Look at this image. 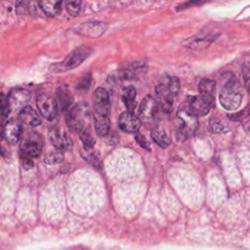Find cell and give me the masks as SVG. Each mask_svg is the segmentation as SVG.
<instances>
[{
	"instance_id": "cell-1",
	"label": "cell",
	"mask_w": 250,
	"mask_h": 250,
	"mask_svg": "<svg viewBox=\"0 0 250 250\" xmlns=\"http://www.w3.org/2000/svg\"><path fill=\"white\" fill-rule=\"evenodd\" d=\"M243 94L238 80L231 72H225L221 76L219 99L221 104L228 110L237 109L242 102Z\"/></svg>"
},
{
	"instance_id": "cell-2",
	"label": "cell",
	"mask_w": 250,
	"mask_h": 250,
	"mask_svg": "<svg viewBox=\"0 0 250 250\" xmlns=\"http://www.w3.org/2000/svg\"><path fill=\"white\" fill-rule=\"evenodd\" d=\"M92 53V48H90L89 46L82 45L74 49L70 54H68L62 62L52 64L50 66V71L53 73H61L73 69L80 65Z\"/></svg>"
},
{
	"instance_id": "cell-3",
	"label": "cell",
	"mask_w": 250,
	"mask_h": 250,
	"mask_svg": "<svg viewBox=\"0 0 250 250\" xmlns=\"http://www.w3.org/2000/svg\"><path fill=\"white\" fill-rule=\"evenodd\" d=\"M177 117L181 123L177 129L176 137L179 141H185L195 133L198 126V119L195 114L191 113L184 106L179 107Z\"/></svg>"
},
{
	"instance_id": "cell-4",
	"label": "cell",
	"mask_w": 250,
	"mask_h": 250,
	"mask_svg": "<svg viewBox=\"0 0 250 250\" xmlns=\"http://www.w3.org/2000/svg\"><path fill=\"white\" fill-rule=\"evenodd\" d=\"M91 113L87 104H77L71 108L66 117V123L68 127L74 131L79 132L82 129L90 128Z\"/></svg>"
},
{
	"instance_id": "cell-5",
	"label": "cell",
	"mask_w": 250,
	"mask_h": 250,
	"mask_svg": "<svg viewBox=\"0 0 250 250\" xmlns=\"http://www.w3.org/2000/svg\"><path fill=\"white\" fill-rule=\"evenodd\" d=\"M43 146L42 137L35 131L27 132L21 141V154L27 157H38L41 154Z\"/></svg>"
},
{
	"instance_id": "cell-6",
	"label": "cell",
	"mask_w": 250,
	"mask_h": 250,
	"mask_svg": "<svg viewBox=\"0 0 250 250\" xmlns=\"http://www.w3.org/2000/svg\"><path fill=\"white\" fill-rule=\"evenodd\" d=\"M158 112V104L150 95L146 96L139 107V117L141 122L146 126H151L155 122V117Z\"/></svg>"
},
{
	"instance_id": "cell-7",
	"label": "cell",
	"mask_w": 250,
	"mask_h": 250,
	"mask_svg": "<svg viewBox=\"0 0 250 250\" xmlns=\"http://www.w3.org/2000/svg\"><path fill=\"white\" fill-rule=\"evenodd\" d=\"M36 104L40 113L47 120H53L57 117L58 104L52 95L48 93L39 94L36 99Z\"/></svg>"
},
{
	"instance_id": "cell-8",
	"label": "cell",
	"mask_w": 250,
	"mask_h": 250,
	"mask_svg": "<svg viewBox=\"0 0 250 250\" xmlns=\"http://www.w3.org/2000/svg\"><path fill=\"white\" fill-rule=\"evenodd\" d=\"M31 99V92L24 88H15L13 89L8 97L10 110L14 112H19L21 108L28 104Z\"/></svg>"
},
{
	"instance_id": "cell-9",
	"label": "cell",
	"mask_w": 250,
	"mask_h": 250,
	"mask_svg": "<svg viewBox=\"0 0 250 250\" xmlns=\"http://www.w3.org/2000/svg\"><path fill=\"white\" fill-rule=\"evenodd\" d=\"M155 94H156V102L161 109L166 112L170 113L173 109V103H174V94L168 88V86L161 80L155 86Z\"/></svg>"
},
{
	"instance_id": "cell-10",
	"label": "cell",
	"mask_w": 250,
	"mask_h": 250,
	"mask_svg": "<svg viewBox=\"0 0 250 250\" xmlns=\"http://www.w3.org/2000/svg\"><path fill=\"white\" fill-rule=\"evenodd\" d=\"M182 106L196 116H204L208 114L212 105L201 96H188Z\"/></svg>"
},
{
	"instance_id": "cell-11",
	"label": "cell",
	"mask_w": 250,
	"mask_h": 250,
	"mask_svg": "<svg viewBox=\"0 0 250 250\" xmlns=\"http://www.w3.org/2000/svg\"><path fill=\"white\" fill-rule=\"evenodd\" d=\"M49 139L52 143V145L58 149V150H69L73 146V143L71 138L68 136V134L58 127H55L50 130L49 132Z\"/></svg>"
},
{
	"instance_id": "cell-12",
	"label": "cell",
	"mask_w": 250,
	"mask_h": 250,
	"mask_svg": "<svg viewBox=\"0 0 250 250\" xmlns=\"http://www.w3.org/2000/svg\"><path fill=\"white\" fill-rule=\"evenodd\" d=\"M106 28L107 26L102 21H87L76 26L75 31L85 37L98 38L105 32Z\"/></svg>"
},
{
	"instance_id": "cell-13",
	"label": "cell",
	"mask_w": 250,
	"mask_h": 250,
	"mask_svg": "<svg viewBox=\"0 0 250 250\" xmlns=\"http://www.w3.org/2000/svg\"><path fill=\"white\" fill-rule=\"evenodd\" d=\"M93 102H94V109L96 113L108 116L110 103H109L108 93L105 89L102 87L98 88L94 93Z\"/></svg>"
},
{
	"instance_id": "cell-14",
	"label": "cell",
	"mask_w": 250,
	"mask_h": 250,
	"mask_svg": "<svg viewBox=\"0 0 250 250\" xmlns=\"http://www.w3.org/2000/svg\"><path fill=\"white\" fill-rule=\"evenodd\" d=\"M21 133H22V127L20 119L12 118L5 123L3 138H5V140L9 144L11 145L17 144L21 140Z\"/></svg>"
},
{
	"instance_id": "cell-15",
	"label": "cell",
	"mask_w": 250,
	"mask_h": 250,
	"mask_svg": "<svg viewBox=\"0 0 250 250\" xmlns=\"http://www.w3.org/2000/svg\"><path fill=\"white\" fill-rule=\"evenodd\" d=\"M118 126L127 133H137L141 127L140 119L132 111H124L118 117Z\"/></svg>"
},
{
	"instance_id": "cell-16",
	"label": "cell",
	"mask_w": 250,
	"mask_h": 250,
	"mask_svg": "<svg viewBox=\"0 0 250 250\" xmlns=\"http://www.w3.org/2000/svg\"><path fill=\"white\" fill-rule=\"evenodd\" d=\"M198 90L200 96L206 100L211 105L214 104L215 98V90H216V82L215 80H211L208 78H203L199 82Z\"/></svg>"
},
{
	"instance_id": "cell-17",
	"label": "cell",
	"mask_w": 250,
	"mask_h": 250,
	"mask_svg": "<svg viewBox=\"0 0 250 250\" xmlns=\"http://www.w3.org/2000/svg\"><path fill=\"white\" fill-rule=\"evenodd\" d=\"M19 117L21 123L31 127H36L41 124V119L37 112L29 105H25L19 111Z\"/></svg>"
},
{
	"instance_id": "cell-18",
	"label": "cell",
	"mask_w": 250,
	"mask_h": 250,
	"mask_svg": "<svg viewBox=\"0 0 250 250\" xmlns=\"http://www.w3.org/2000/svg\"><path fill=\"white\" fill-rule=\"evenodd\" d=\"M62 0H38L39 6L48 17H56L60 14Z\"/></svg>"
},
{
	"instance_id": "cell-19",
	"label": "cell",
	"mask_w": 250,
	"mask_h": 250,
	"mask_svg": "<svg viewBox=\"0 0 250 250\" xmlns=\"http://www.w3.org/2000/svg\"><path fill=\"white\" fill-rule=\"evenodd\" d=\"M214 38L215 37H212L209 35H204V36H200V37L194 36L192 38L186 40L185 45L188 46V48H191L194 50L204 49V48H207L212 43Z\"/></svg>"
},
{
	"instance_id": "cell-20",
	"label": "cell",
	"mask_w": 250,
	"mask_h": 250,
	"mask_svg": "<svg viewBox=\"0 0 250 250\" xmlns=\"http://www.w3.org/2000/svg\"><path fill=\"white\" fill-rule=\"evenodd\" d=\"M109 118L105 115H101L95 112L94 114V127L98 136L102 137L107 134L109 130Z\"/></svg>"
},
{
	"instance_id": "cell-21",
	"label": "cell",
	"mask_w": 250,
	"mask_h": 250,
	"mask_svg": "<svg viewBox=\"0 0 250 250\" xmlns=\"http://www.w3.org/2000/svg\"><path fill=\"white\" fill-rule=\"evenodd\" d=\"M122 100L128 111L133 112L136 107V90L133 86H127L123 89Z\"/></svg>"
},
{
	"instance_id": "cell-22",
	"label": "cell",
	"mask_w": 250,
	"mask_h": 250,
	"mask_svg": "<svg viewBox=\"0 0 250 250\" xmlns=\"http://www.w3.org/2000/svg\"><path fill=\"white\" fill-rule=\"evenodd\" d=\"M151 139L161 147H166L170 145V138L161 127H154L150 133Z\"/></svg>"
},
{
	"instance_id": "cell-23",
	"label": "cell",
	"mask_w": 250,
	"mask_h": 250,
	"mask_svg": "<svg viewBox=\"0 0 250 250\" xmlns=\"http://www.w3.org/2000/svg\"><path fill=\"white\" fill-rule=\"evenodd\" d=\"M91 149L92 148H88V147H84L83 149H81L80 150V154H81L82 158L85 159L88 163H90L93 166L101 167L102 161H101L99 155L95 151H93Z\"/></svg>"
},
{
	"instance_id": "cell-24",
	"label": "cell",
	"mask_w": 250,
	"mask_h": 250,
	"mask_svg": "<svg viewBox=\"0 0 250 250\" xmlns=\"http://www.w3.org/2000/svg\"><path fill=\"white\" fill-rule=\"evenodd\" d=\"M58 97L62 109H67L72 103L71 93L65 88H60L58 90Z\"/></svg>"
},
{
	"instance_id": "cell-25",
	"label": "cell",
	"mask_w": 250,
	"mask_h": 250,
	"mask_svg": "<svg viewBox=\"0 0 250 250\" xmlns=\"http://www.w3.org/2000/svg\"><path fill=\"white\" fill-rule=\"evenodd\" d=\"M208 130L214 134H223V133H227L229 131V129L225 126V124L221 120H219L218 118H215V117H213L209 120Z\"/></svg>"
},
{
	"instance_id": "cell-26",
	"label": "cell",
	"mask_w": 250,
	"mask_h": 250,
	"mask_svg": "<svg viewBox=\"0 0 250 250\" xmlns=\"http://www.w3.org/2000/svg\"><path fill=\"white\" fill-rule=\"evenodd\" d=\"M79 137L82 141V143L84 144L85 147L88 148H93L95 146V139L92 136L91 133V128H86V129H82L78 132Z\"/></svg>"
},
{
	"instance_id": "cell-27",
	"label": "cell",
	"mask_w": 250,
	"mask_h": 250,
	"mask_svg": "<svg viewBox=\"0 0 250 250\" xmlns=\"http://www.w3.org/2000/svg\"><path fill=\"white\" fill-rule=\"evenodd\" d=\"M82 0H65V8L71 17L78 16L81 9Z\"/></svg>"
},
{
	"instance_id": "cell-28",
	"label": "cell",
	"mask_w": 250,
	"mask_h": 250,
	"mask_svg": "<svg viewBox=\"0 0 250 250\" xmlns=\"http://www.w3.org/2000/svg\"><path fill=\"white\" fill-rule=\"evenodd\" d=\"M164 83L168 86V88L171 90V92L176 97L180 91V81L176 76H168L162 79Z\"/></svg>"
},
{
	"instance_id": "cell-29",
	"label": "cell",
	"mask_w": 250,
	"mask_h": 250,
	"mask_svg": "<svg viewBox=\"0 0 250 250\" xmlns=\"http://www.w3.org/2000/svg\"><path fill=\"white\" fill-rule=\"evenodd\" d=\"M62 159H63V155H62V152H60V151H51V152H49L45 155L44 162L46 164L52 165V164H55V163L62 162Z\"/></svg>"
},
{
	"instance_id": "cell-30",
	"label": "cell",
	"mask_w": 250,
	"mask_h": 250,
	"mask_svg": "<svg viewBox=\"0 0 250 250\" xmlns=\"http://www.w3.org/2000/svg\"><path fill=\"white\" fill-rule=\"evenodd\" d=\"M10 111L11 110H10L8 97L5 94L0 93V114H2L4 117H7Z\"/></svg>"
},
{
	"instance_id": "cell-31",
	"label": "cell",
	"mask_w": 250,
	"mask_h": 250,
	"mask_svg": "<svg viewBox=\"0 0 250 250\" xmlns=\"http://www.w3.org/2000/svg\"><path fill=\"white\" fill-rule=\"evenodd\" d=\"M91 74H85L83 75L78 81H77V89L79 90H88L90 88V85H91Z\"/></svg>"
},
{
	"instance_id": "cell-32",
	"label": "cell",
	"mask_w": 250,
	"mask_h": 250,
	"mask_svg": "<svg viewBox=\"0 0 250 250\" xmlns=\"http://www.w3.org/2000/svg\"><path fill=\"white\" fill-rule=\"evenodd\" d=\"M248 114H249V109H248V106L245 107L244 109L238 111V112H235V113H231V114H229L228 117L233 121H242L243 119L247 118L248 117Z\"/></svg>"
},
{
	"instance_id": "cell-33",
	"label": "cell",
	"mask_w": 250,
	"mask_h": 250,
	"mask_svg": "<svg viewBox=\"0 0 250 250\" xmlns=\"http://www.w3.org/2000/svg\"><path fill=\"white\" fill-rule=\"evenodd\" d=\"M135 139H136L137 143H138L142 147H144L145 149H148V150L150 149V146H149L148 142L146 141V139L145 138V136H143L142 134H137L136 137H135Z\"/></svg>"
},
{
	"instance_id": "cell-34",
	"label": "cell",
	"mask_w": 250,
	"mask_h": 250,
	"mask_svg": "<svg viewBox=\"0 0 250 250\" xmlns=\"http://www.w3.org/2000/svg\"><path fill=\"white\" fill-rule=\"evenodd\" d=\"M21 161L24 169H30L33 167V162L30 159V157L27 156H21Z\"/></svg>"
},
{
	"instance_id": "cell-35",
	"label": "cell",
	"mask_w": 250,
	"mask_h": 250,
	"mask_svg": "<svg viewBox=\"0 0 250 250\" xmlns=\"http://www.w3.org/2000/svg\"><path fill=\"white\" fill-rule=\"evenodd\" d=\"M16 9L18 15H21L24 11V0H17L16 2Z\"/></svg>"
},
{
	"instance_id": "cell-36",
	"label": "cell",
	"mask_w": 250,
	"mask_h": 250,
	"mask_svg": "<svg viewBox=\"0 0 250 250\" xmlns=\"http://www.w3.org/2000/svg\"><path fill=\"white\" fill-rule=\"evenodd\" d=\"M242 75L244 77V80L246 82V84H248V79H249V67H248V63H245L242 66Z\"/></svg>"
},
{
	"instance_id": "cell-37",
	"label": "cell",
	"mask_w": 250,
	"mask_h": 250,
	"mask_svg": "<svg viewBox=\"0 0 250 250\" xmlns=\"http://www.w3.org/2000/svg\"><path fill=\"white\" fill-rule=\"evenodd\" d=\"M5 117L0 114V140L3 139V134H4V126H5V122H4Z\"/></svg>"
},
{
	"instance_id": "cell-38",
	"label": "cell",
	"mask_w": 250,
	"mask_h": 250,
	"mask_svg": "<svg viewBox=\"0 0 250 250\" xmlns=\"http://www.w3.org/2000/svg\"><path fill=\"white\" fill-rule=\"evenodd\" d=\"M0 155H5V150L3 149V147L1 146V145H0Z\"/></svg>"
}]
</instances>
